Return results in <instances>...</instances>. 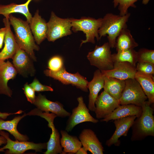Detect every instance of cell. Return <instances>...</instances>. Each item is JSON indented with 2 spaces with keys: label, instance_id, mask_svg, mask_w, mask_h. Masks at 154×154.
<instances>
[{
  "label": "cell",
  "instance_id": "obj_25",
  "mask_svg": "<svg viewBox=\"0 0 154 154\" xmlns=\"http://www.w3.org/2000/svg\"><path fill=\"white\" fill-rule=\"evenodd\" d=\"M103 76L104 90L114 98L119 100L125 86V80Z\"/></svg>",
  "mask_w": 154,
  "mask_h": 154
},
{
  "label": "cell",
  "instance_id": "obj_28",
  "mask_svg": "<svg viewBox=\"0 0 154 154\" xmlns=\"http://www.w3.org/2000/svg\"><path fill=\"white\" fill-rule=\"evenodd\" d=\"M139 45L135 41L130 31L125 28L120 32L116 40L115 48L117 51L133 49Z\"/></svg>",
  "mask_w": 154,
  "mask_h": 154
},
{
  "label": "cell",
  "instance_id": "obj_18",
  "mask_svg": "<svg viewBox=\"0 0 154 154\" xmlns=\"http://www.w3.org/2000/svg\"><path fill=\"white\" fill-rule=\"evenodd\" d=\"M83 147L92 154H103L104 150L94 132L92 129H84L79 136Z\"/></svg>",
  "mask_w": 154,
  "mask_h": 154
},
{
  "label": "cell",
  "instance_id": "obj_10",
  "mask_svg": "<svg viewBox=\"0 0 154 154\" xmlns=\"http://www.w3.org/2000/svg\"><path fill=\"white\" fill-rule=\"evenodd\" d=\"M77 100L78 105L73 109L66 123L65 129L68 132L71 131L75 126L80 123L90 122L95 123L99 121L90 115L82 96L78 98Z\"/></svg>",
  "mask_w": 154,
  "mask_h": 154
},
{
  "label": "cell",
  "instance_id": "obj_14",
  "mask_svg": "<svg viewBox=\"0 0 154 154\" xmlns=\"http://www.w3.org/2000/svg\"><path fill=\"white\" fill-rule=\"evenodd\" d=\"M101 71L104 76L123 80L135 78L137 71L136 66L127 62H115L112 69Z\"/></svg>",
  "mask_w": 154,
  "mask_h": 154
},
{
  "label": "cell",
  "instance_id": "obj_32",
  "mask_svg": "<svg viewBox=\"0 0 154 154\" xmlns=\"http://www.w3.org/2000/svg\"><path fill=\"white\" fill-rule=\"evenodd\" d=\"M48 65L49 70L54 71H57L64 66L63 59L59 56H54L48 61Z\"/></svg>",
  "mask_w": 154,
  "mask_h": 154
},
{
  "label": "cell",
  "instance_id": "obj_13",
  "mask_svg": "<svg viewBox=\"0 0 154 154\" xmlns=\"http://www.w3.org/2000/svg\"><path fill=\"white\" fill-rule=\"evenodd\" d=\"M137 117L135 116H129L114 120L115 130L111 137L106 143L108 147L114 145L118 146L120 144L119 138L122 136L127 135L129 129Z\"/></svg>",
  "mask_w": 154,
  "mask_h": 154
},
{
  "label": "cell",
  "instance_id": "obj_22",
  "mask_svg": "<svg viewBox=\"0 0 154 154\" xmlns=\"http://www.w3.org/2000/svg\"><path fill=\"white\" fill-rule=\"evenodd\" d=\"M30 28L37 44H40L46 38L47 23L37 10L29 23Z\"/></svg>",
  "mask_w": 154,
  "mask_h": 154
},
{
  "label": "cell",
  "instance_id": "obj_6",
  "mask_svg": "<svg viewBox=\"0 0 154 154\" xmlns=\"http://www.w3.org/2000/svg\"><path fill=\"white\" fill-rule=\"evenodd\" d=\"M124 88L119 99L120 105L133 104L141 107L147 99L142 88L135 79L125 80Z\"/></svg>",
  "mask_w": 154,
  "mask_h": 154
},
{
  "label": "cell",
  "instance_id": "obj_5",
  "mask_svg": "<svg viewBox=\"0 0 154 154\" xmlns=\"http://www.w3.org/2000/svg\"><path fill=\"white\" fill-rule=\"evenodd\" d=\"M108 42L101 46L96 45L94 50L88 52L87 57L90 64L100 71L112 69L114 62Z\"/></svg>",
  "mask_w": 154,
  "mask_h": 154
},
{
  "label": "cell",
  "instance_id": "obj_9",
  "mask_svg": "<svg viewBox=\"0 0 154 154\" xmlns=\"http://www.w3.org/2000/svg\"><path fill=\"white\" fill-rule=\"evenodd\" d=\"M0 135L4 137L7 140L6 145L0 148V152L3 151L5 149H8L5 151V154H22L29 150H34L36 152H41L42 149H46V143H35L27 141H12L9 138L8 134L2 130L0 131Z\"/></svg>",
  "mask_w": 154,
  "mask_h": 154
},
{
  "label": "cell",
  "instance_id": "obj_26",
  "mask_svg": "<svg viewBox=\"0 0 154 154\" xmlns=\"http://www.w3.org/2000/svg\"><path fill=\"white\" fill-rule=\"evenodd\" d=\"M60 132L62 136L60 145L64 148L62 154H76L82 146L79 139L76 136L69 135L66 130H61Z\"/></svg>",
  "mask_w": 154,
  "mask_h": 154
},
{
  "label": "cell",
  "instance_id": "obj_12",
  "mask_svg": "<svg viewBox=\"0 0 154 154\" xmlns=\"http://www.w3.org/2000/svg\"><path fill=\"white\" fill-rule=\"evenodd\" d=\"M120 104L119 100L114 98L104 90L97 97L94 112L97 119H103L110 114Z\"/></svg>",
  "mask_w": 154,
  "mask_h": 154
},
{
  "label": "cell",
  "instance_id": "obj_38",
  "mask_svg": "<svg viewBox=\"0 0 154 154\" xmlns=\"http://www.w3.org/2000/svg\"><path fill=\"white\" fill-rule=\"evenodd\" d=\"M87 151L83 147H80L77 151L76 154H87Z\"/></svg>",
  "mask_w": 154,
  "mask_h": 154
},
{
  "label": "cell",
  "instance_id": "obj_23",
  "mask_svg": "<svg viewBox=\"0 0 154 154\" xmlns=\"http://www.w3.org/2000/svg\"><path fill=\"white\" fill-rule=\"evenodd\" d=\"M135 78L138 82L151 105L154 102V80L153 74L137 71Z\"/></svg>",
  "mask_w": 154,
  "mask_h": 154
},
{
  "label": "cell",
  "instance_id": "obj_35",
  "mask_svg": "<svg viewBox=\"0 0 154 154\" xmlns=\"http://www.w3.org/2000/svg\"><path fill=\"white\" fill-rule=\"evenodd\" d=\"M23 89L27 100L33 104L36 98L34 90L27 83L25 84Z\"/></svg>",
  "mask_w": 154,
  "mask_h": 154
},
{
  "label": "cell",
  "instance_id": "obj_19",
  "mask_svg": "<svg viewBox=\"0 0 154 154\" xmlns=\"http://www.w3.org/2000/svg\"><path fill=\"white\" fill-rule=\"evenodd\" d=\"M3 22L6 29L4 38V46L0 52V60L5 61L12 58L18 46L15 36L11 31L9 17L5 18Z\"/></svg>",
  "mask_w": 154,
  "mask_h": 154
},
{
  "label": "cell",
  "instance_id": "obj_3",
  "mask_svg": "<svg viewBox=\"0 0 154 154\" xmlns=\"http://www.w3.org/2000/svg\"><path fill=\"white\" fill-rule=\"evenodd\" d=\"M148 101L141 106V115L136 118L131 127L132 141L141 140L148 136H154L153 110Z\"/></svg>",
  "mask_w": 154,
  "mask_h": 154
},
{
  "label": "cell",
  "instance_id": "obj_17",
  "mask_svg": "<svg viewBox=\"0 0 154 154\" xmlns=\"http://www.w3.org/2000/svg\"><path fill=\"white\" fill-rule=\"evenodd\" d=\"M17 73L14 65L9 60H0V94L11 97L12 91L8 86V82L14 78Z\"/></svg>",
  "mask_w": 154,
  "mask_h": 154
},
{
  "label": "cell",
  "instance_id": "obj_4",
  "mask_svg": "<svg viewBox=\"0 0 154 154\" xmlns=\"http://www.w3.org/2000/svg\"><path fill=\"white\" fill-rule=\"evenodd\" d=\"M72 25V30L74 32L83 31L85 34L86 39L82 40L80 46L88 42L95 43V38L100 40L98 31L100 26L102 18L95 19L90 17H83L80 19L70 18Z\"/></svg>",
  "mask_w": 154,
  "mask_h": 154
},
{
  "label": "cell",
  "instance_id": "obj_11",
  "mask_svg": "<svg viewBox=\"0 0 154 154\" xmlns=\"http://www.w3.org/2000/svg\"><path fill=\"white\" fill-rule=\"evenodd\" d=\"M37 115L44 118L48 122V126L52 130L50 139L46 143L47 150L44 154H62V147L60 143V135L54 124V120L57 116L53 113L38 111Z\"/></svg>",
  "mask_w": 154,
  "mask_h": 154
},
{
  "label": "cell",
  "instance_id": "obj_24",
  "mask_svg": "<svg viewBox=\"0 0 154 154\" xmlns=\"http://www.w3.org/2000/svg\"><path fill=\"white\" fill-rule=\"evenodd\" d=\"M32 0H28L25 3L21 4L12 3L7 5H1L0 15H3L5 18H8L12 13H21L25 16L27 21L29 24L33 17L29 11V5Z\"/></svg>",
  "mask_w": 154,
  "mask_h": 154
},
{
  "label": "cell",
  "instance_id": "obj_34",
  "mask_svg": "<svg viewBox=\"0 0 154 154\" xmlns=\"http://www.w3.org/2000/svg\"><path fill=\"white\" fill-rule=\"evenodd\" d=\"M30 86L36 92L50 91L52 92L53 89L50 87L43 85L39 81L35 78L33 82L29 84Z\"/></svg>",
  "mask_w": 154,
  "mask_h": 154
},
{
  "label": "cell",
  "instance_id": "obj_1",
  "mask_svg": "<svg viewBox=\"0 0 154 154\" xmlns=\"http://www.w3.org/2000/svg\"><path fill=\"white\" fill-rule=\"evenodd\" d=\"M9 19L10 25L13 28L18 46L25 51L33 60L36 61L34 50H39V48L35 43L29 23L11 14L9 15Z\"/></svg>",
  "mask_w": 154,
  "mask_h": 154
},
{
  "label": "cell",
  "instance_id": "obj_15",
  "mask_svg": "<svg viewBox=\"0 0 154 154\" xmlns=\"http://www.w3.org/2000/svg\"><path fill=\"white\" fill-rule=\"evenodd\" d=\"M12 59L13 65L19 74L24 76L33 75L35 70L31 61L32 59L19 46Z\"/></svg>",
  "mask_w": 154,
  "mask_h": 154
},
{
  "label": "cell",
  "instance_id": "obj_31",
  "mask_svg": "<svg viewBox=\"0 0 154 154\" xmlns=\"http://www.w3.org/2000/svg\"><path fill=\"white\" fill-rule=\"evenodd\" d=\"M137 52L138 62H147L154 64V50L141 48Z\"/></svg>",
  "mask_w": 154,
  "mask_h": 154
},
{
  "label": "cell",
  "instance_id": "obj_27",
  "mask_svg": "<svg viewBox=\"0 0 154 154\" xmlns=\"http://www.w3.org/2000/svg\"><path fill=\"white\" fill-rule=\"evenodd\" d=\"M27 116L25 113L22 116H18L11 120L4 121L0 117V131L5 130L8 131L15 137L16 140L20 141H25L29 139L28 137L20 133L17 128V125L23 117Z\"/></svg>",
  "mask_w": 154,
  "mask_h": 154
},
{
  "label": "cell",
  "instance_id": "obj_21",
  "mask_svg": "<svg viewBox=\"0 0 154 154\" xmlns=\"http://www.w3.org/2000/svg\"><path fill=\"white\" fill-rule=\"evenodd\" d=\"M142 112L141 107L133 104L120 105L101 121L108 122L131 116H135L137 117L141 115Z\"/></svg>",
  "mask_w": 154,
  "mask_h": 154
},
{
  "label": "cell",
  "instance_id": "obj_7",
  "mask_svg": "<svg viewBox=\"0 0 154 154\" xmlns=\"http://www.w3.org/2000/svg\"><path fill=\"white\" fill-rule=\"evenodd\" d=\"M46 38L49 41L54 42L57 39L72 33L70 19H62L57 16L53 12L47 23Z\"/></svg>",
  "mask_w": 154,
  "mask_h": 154
},
{
  "label": "cell",
  "instance_id": "obj_40",
  "mask_svg": "<svg viewBox=\"0 0 154 154\" xmlns=\"http://www.w3.org/2000/svg\"><path fill=\"white\" fill-rule=\"evenodd\" d=\"M150 0H142V3L144 5H147Z\"/></svg>",
  "mask_w": 154,
  "mask_h": 154
},
{
  "label": "cell",
  "instance_id": "obj_20",
  "mask_svg": "<svg viewBox=\"0 0 154 154\" xmlns=\"http://www.w3.org/2000/svg\"><path fill=\"white\" fill-rule=\"evenodd\" d=\"M104 76L101 71L98 69L94 73L92 80L88 82V88L89 90L88 96V108L92 112H94L95 102L100 90L103 88L104 86Z\"/></svg>",
  "mask_w": 154,
  "mask_h": 154
},
{
  "label": "cell",
  "instance_id": "obj_29",
  "mask_svg": "<svg viewBox=\"0 0 154 154\" xmlns=\"http://www.w3.org/2000/svg\"><path fill=\"white\" fill-rule=\"evenodd\" d=\"M116 53L112 54L114 62H127L136 66L137 62V52L134 49L117 51Z\"/></svg>",
  "mask_w": 154,
  "mask_h": 154
},
{
  "label": "cell",
  "instance_id": "obj_36",
  "mask_svg": "<svg viewBox=\"0 0 154 154\" xmlns=\"http://www.w3.org/2000/svg\"><path fill=\"white\" fill-rule=\"evenodd\" d=\"M6 32V29L5 27L0 29V49L2 47Z\"/></svg>",
  "mask_w": 154,
  "mask_h": 154
},
{
  "label": "cell",
  "instance_id": "obj_16",
  "mask_svg": "<svg viewBox=\"0 0 154 154\" xmlns=\"http://www.w3.org/2000/svg\"><path fill=\"white\" fill-rule=\"evenodd\" d=\"M33 104L41 111L51 112L58 117H69L71 114L64 108L63 105L57 101H51L47 99L45 96L40 94L36 96Z\"/></svg>",
  "mask_w": 154,
  "mask_h": 154
},
{
  "label": "cell",
  "instance_id": "obj_33",
  "mask_svg": "<svg viewBox=\"0 0 154 154\" xmlns=\"http://www.w3.org/2000/svg\"><path fill=\"white\" fill-rule=\"evenodd\" d=\"M136 68L137 71L148 74H154V64L139 62L137 64Z\"/></svg>",
  "mask_w": 154,
  "mask_h": 154
},
{
  "label": "cell",
  "instance_id": "obj_2",
  "mask_svg": "<svg viewBox=\"0 0 154 154\" xmlns=\"http://www.w3.org/2000/svg\"><path fill=\"white\" fill-rule=\"evenodd\" d=\"M130 16V13H129L123 16L112 13L106 14L102 18L98 30L100 39L107 35L108 42L111 48H115L116 38L123 29L127 28V23Z\"/></svg>",
  "mask_w": 154,
  "mask_h": 154
},
{
  "label": "cell",
  "instance_id": "obj_37",
  "mask_svg": "<svg viewBox=\"0 0 154 154\" xmlns=\"http://www.w3.org/2000/svg\"><path fill=\"white\" fill-rule=\"evenodd\" d=\"M23 112V111L21 110H20L15 113H9L6 112L2 113L0 112V117L3 119H5L10 115L17 114H19L22 113Z\"/></svg>",
  "mask_w": 154,
  "mask_h": 154
},
{
  "label": "cell",
  "instance_id": "obj_8",
  "mask_svg": "<svg viewBox=\"0 0 154 154\" xmlns=\"http://www.w3.org/2000/svg\"><path fill=\"white\" fill-rule=\"evenodd\" d=\"M44 73L46 76L58 80L64 84H72L83 91L88 92V82L86 78L78 72L75 74L69 73L66 71L64 66L57 71L46 69Z\"/></svg>",
  "mask_w": 154,
  "mask_h": 154
},
{
  "label": "cell",
  "instance_id": "obj_39",
  "mask_svg": "<svg viewBox=\"0 0 154 154\" xmlns=\"http://www.w3.org/2000/svg\"><path fill=\"white\" fill-rule=\"evenodd\" d=\"M7 142L6 139L3 136L1 135L0 136V146L6 144Z\"/></svg>",
  "mask_w": 154,
  "mask_h": 154
},
{
  "label": "cell",
  "instance_id": "obj_30",
  "mask_svg": "<svg viewBox=\"0 0 154 154\" xmlns=\"http://www.w3.org/2000/svg\"><path fill=\"white\" fill-rule=\"evenodd\" d=\"M139 0H113V3L114 8L118 6L119 15L123 16L128 13V8L130 7H136L135 3Z\"/></svg>",
  "mask_w": 154,
  "mask_h": 154
}]
</instances>
